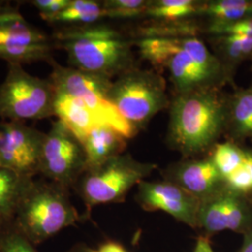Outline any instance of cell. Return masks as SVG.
<instances>
[{"instance_id": "83f0119b", "label": "cell", "mask_w": 252, "mask_h": 252, "mask_svg": "<svg viewBox=\"0 0 252 252\" xmlns=\"http://www.w3.org/2000/svg\"><path fill=\"white\" fill-rule=\"evenodd\" d=\"M70 0H34L32 5L37 9L43 21L51 23L63 9L67 7Z\"/></svg>"}, {"instance_id": "52a82bcc", "label": "cell", "mask_w": 252, "mask_h": 252, "mask_svg": "<svg viewBox=\"0 0 252 252\" xmlns=\"http://www.w3.org/2000/svg\"><path fill=\"white\" fill-rule=\"evenodd\" d=\"M55 90L50 79L27 73L22 65L8 64L0 84V118L4 121H37L54 116Z\"/></svg>"}, {"instance_id": "30bf717a", "label": "cell", "mask_w": 252, "mask_h": 252, "mask_svg": "<svg viewBox=\"0 0 252 252\" xmlns=\"http://www.w3.org/2000/svg\"><path fill=\"white\" fill-rule=\"evenodd\" d=\"M86 169V154L81 141L57 119L45 133L39 175L69 189L75 187Z\"/></svg>"}, {"instance_id": "484cf974", "label": "cell", "mask_w": 252, "mask_h": 252, "mask_svg": "<svg viewBox=\"0 0 252 252\" xmlns=\"http://www.w3.org/2000/svg\"><path fill=\"white\" fill-rule=\"evenodd\" d=\"M209 32L218 36L237 35L252 37V17L243 19L232 23L211 24Z\"/></svg>"}, {"instance_id": "d4e9b609", "label": "cell", "mask_w": 252, "mask_h": 252, "mask_svg": "<svg viewBox=\"0 0 252 252\" xmlns=\"http://www.w3.org/2000/svg\"><path fill=\"white\" fill-rule=\"evenodd\" d=\"M220 41L226 55L233 60H239L252 52V37L237 35H224Z\"/></svg>"}, {"instance_id": "5b68a950", "label": "cell", "mask_w": 252, "mask_h": 252, "mask_svg": "<svg viewBox=\"0 0 252 252\" xmlns=\"http://www.w3.org/2000/svg\"><path fill=\"white\" fill-rule=\"evenodd\" d=\"M108 98L135 131L143 128L163 108L170 107L162 76L135 67L112 81Z\"/></svg>"}, {"instance_id": "7a4b0ae2", "label": "cell", "mask_w": 252, "mask_h": 252, "mask_svg": "<svg viewBox=\"0 0 252 252\" xmlns=\"http://www.w3.org/2000/svg\"><path fill=\"white\" fill-rule=\"evenodd\" d=\"M51 37L73 68L112 80L135 67L134 41L111 26L59 27Z\"/></svg>"}, {"instance_id": "ac0fdd59", "label": "cell", "mask_w": 252, "mask_h": 252, "mask_svg": "<svg viewBox=\"0 0 252 252\" xmlns=\"http://www.w3.org/2000/svg\"><path fill=\"white\" fill-rule=\"evenodd\" d=\"M106 18L102 1L95 0H70L51 25L59 27H81L98 24Z\"/></svg>"}, {"instance_id": "2e32d148", "label": "cell", "mask_w": 252, "mask_h": 252, "mask_svg": "<svg viewBox=\"0 0 252 252\" xmlns=\"http://www.w3.org/2000/svg\"><path fill=\"white\" fill-rule=\"evenodd\" d=\"M54 116L82 141L96 126L104 125L81 100L55 91Z\"/></svg>"}, {"instance_id": "9c48e42d", "label": "cell", "mask_w": 252, "mask_h": 252, "mask_svg": "<svg viewBox=\"0 0 252 252\" xmlns=\"http://www.w3.org/2000/svg\"><path fill=\"white\" fill-rule=\"evenodd\" d=\"M51 36L29 24L19 5L0 2V59L8 63H53Z\"/></svg>"}, {"instance_id": "3957f363", "label": "cell", "mask_w": 252, "mask_h": 252, "mask_svg": "<svg viewBox=\"0 0 252 252\" xmlns=\"http://www.w3.org/2000/svg\"><path fill=\"white\" fill-rule=\"evenodd\" d=\"M226 116L216 88L177 94L170 104L168 141L185 157L198 155L215 144Z\"/></svg>"}, {"instance_id": "ba28073f", "label": "cell", "mask_w": 252, "mask_h": 252, "mask_svg": "<svg viewBox=\"0 0 252 252\" xmlns=\"http://www.w3.org/2000/svg\"><path fill=\"white\" fill-rule=\"evenodd\" d=\"M49 79L54 90L81 100L107 126L131 138L136 131L122 117L108 101V94L112 80L92 73L84 72L71 66L65 67L54 61Z\"/></svg>"}, {"instance_id": "4316f807", "label": "cell", "mask_w": 252, "mask_h": 252, "mask_svg": "<svg viewBox=\"0 0 252 252\" xmlns=\"http://www.w3.org/2000/svg\"><path fill=\"white\" fill-rule=\"evenodd\" d=\"M225 183L227 188L235 192L246 193L252 190V176L245 162L240 167L226 177Z\"/></svg>"}, {"instance_id": "e0dca14e", "label": "cell", "mask_w": 252, "mask_h": 252, "mask_svg": "<svg viewBox=\"0 0 252 252\" xmlns=\"http://www.w3.org/2000/svg\"><path fill=\"white\" fill-rule=\"evenodd\" d=\"M34 180L0 165V219L6 221L12 220L21 199Z\"/></svg>"}, {"instance_id": "836d02e7", "label": "cell", "mask_w": 252, "mask_h": 252, "mask_svg": "<svg viewBox=\"0 0 252 252\" xmlns=\"http://www.w3.org/2000/svg\"><path fill=\"white\" fill-rule=\"evenodd\" d=\"M6 222H7L6 220H4L0 219V233H1V231H2V228H3V226H4V224H5Z\"/></svg>"}, {"instance_id": "8992f818", "label": "cell", "mask_w": 252, "mask_h": 252, "mask_svg": "<svg viewBox=\"0 0 252 252\" xmlns=\"http://www.w3.org/2000/svg\"><path fill=\"white\" fill-rule=\"evenodd\" d=\"M156 168L155 164L138 162L130 154H120L86 169L75 188L89 213L95 206L123 202L127 193Z\"/></svg>"}, {"instance_id": "1f68e13d", "label": "cell", "mask_w": 252, "mask_h": 252, "mask_svg": "<svg viewBox=\"0 0 252 252\" xmlns=\"http://www.w3.org/2000/svg\"><path fill=\"white\" fill-rule=\"evenodd\" d=\"M67 252H92V249L84 244H78Z\"/></svg>"}, {"instance_id": "603a6c76", "label": "cell", "mask_w": 252, "mask_h": 252, "mask_svg": "<svg viewBox=\"0 0 252 252\" xmlns=\"http://www.w3.org/2000/svg\"><path fill=\"white\" fill-rule=\"evenodd\" d=\"M151 1L145 0H106L102 1L105 17L129 19L146 13Z\"/></svg>"}, {"instance_id": "ffe728a7", "label": "cell", "mask_w": 252, "mask_h": 252, "mask_svg": "<svg viewBox=\"0 0 252 252\" xmlns=\"http://www.w3.org/2000/svg\"><path fill=\"white\" fill-rule=\"evenodd\" d=\"M202 2L194 0L151 1L145 15L154 19L175 21L199 14Z\"/></svg>"}, {"instance_id": "cb8c5ba5", "label": "cell", "mask_w": 252, "mask_h": 252, "mask_svg": "<svg viewBox=\"0 0 252 252\" xmlns=\"http://www.w3.org/2000/svg\"><path fill=\"white\" fill-rule=\"evenodd\" d=\"M0 252H38L36 246L21 234L11 220L7 221L0 233Z\"/></svg>"}, {"instance_id": "d6a6232c", "label": "cell", "mask_w": 252, "mask_h": 252, "mask_svg": "<svg viewBox=\"0 0 252 252\" xmlns=\"http://www.w3.org/2000/svg\"><path fill=\"white\" fill-rule=\"evenodd\" d=\"M244 154H245L244 162H245L246 166L248 167V169L250 171L252 180V153H250V152H244Z\"/></svg>"}, {"instance_id": "f546056e", "label": "cell", "mask_w": 252, "mask_h": 252, "mask_svg": "<svg viewBox=\"0 0 252 252\" xmlns=\"http://www.w3.org/2000/svg\"><path fill=\"white\" fill-rule=\"evenodd\" d=\"M192 252H214V251L212 249L208 237L201 236L197 239Z\"/></svg>"}, {"instance_id": "4fadbf2b", "label": "cell", "mask_w": 252, "mask_h": 252, "mask_svg": "<svg viewBox=\"0 0 252 252\" xmlns=\"http://www.w3.org/2000/svg\"><path fill=\"white\" fill-rule=\"evenodd\" d=\"M166 180L179 185L200 202L213 196L226 187L225 180L211 156L174 164L168 169Z\"/></svg>"}, {"instance_id": "44dd1931", "label": "cell", "mask_w": 252, "mask_h": 252, "mask_svg": "<svg viewBox=\"0 0 252 252\" xmlns=\"http://www.w3.org/2000/svg\"><path fill=\"white\" fill-rule=\"evenodd\" d=\"M229 116L237 135L252 136V87L235 95Z\"/></svg>"}, {"instance_id": "277c9868", "label": "cell", "mask_w": 252, "mask_h": 252, "mask_svg": "<svg viewBox=\"0 0 252 252\" xmlns=\"http://www.w3.org/2000/svg\"><path fill=\"white\" fill-rule=\"evenodd\" d=\"M81 220L69 199V189L44 179L32 181L11 222L36 246Z\"/></svg>"}, {"instance_id": "5bb4252c", "label": "cell", "mask_w": 252, "mask_h": 252, "mask_svg": "<svg viewBox=\"0 0 252 252\" xmlns=\"http://www.w3.org/2000/svg\"><path fill=\"white\" fill-rule=\"evenodd\" d=\"M246 218L245 206L239 195L226 186L200 203L198 229L208 235L225 230L238 231L245 224Z\"/></svg>"}, {"instance_id": "f1b7e54d", "label": "cell", "mask_w": 252, "mask_h": 252, "mask_svg": "<svg viewBox=\"0 0 252 252\" xmlns=\"http://www.w3.org/2000/svg\"><path fill=\"white\" fill-rule=\"evenodd\" d=\"M92 252H128L122 244L108 241L100 245L97 249H92Z\"/></svg>"}, {"instance_id": "d6986e66", "label": "cell", "mask_w": 252, "mask_h": 252, "mask_svg": "<svg viewBox=\"0 0 252 252\" xmlns=\"http://www.w3.org/2000/svg\"><path fill=\"white\" fill-rule=\"evenodd\" d=\"M199 14L212 19L213 24L232 23L252 16V1L217 0L202 2Z\"/></svg>"}, {"instance_id": "4dcf8cb0", "label": "cell", "mask_w": 252, "mask_h": 252, "mask_svg": "<svg viewBox=\"0 0 252 252\" xmlns=\"http://www.w3.org/2000/svg\"><path fill=\"white\" fill-rule=\"evenodd\" d=\"M239 252H252V234L246 235L243 246Z\"/></svg>"}, {"instance_id": "6da1fadb", "label": "cell", "mask_w": 252, "mask_h": 252, "mask_svg": "<svg viewBox=\"0 0 252 252\" xmlns=\"http://www.w3.org/2000/svg\"><path fill=\"white\" fill-rule=\"evenodd\" d=\"M134 44L143 59L167 71L177 94L216 88L223 78L219 58L191 34L146 36Z\"/></svg>"}, {"instance_id": "7402d4cb", "label": "cell", "mask_w": 252, "mask_h": 252, "mask_svg": "<svg viewBox=\"0 0 252 252\" xmlns=\"http://www.w3.org/2000/svg\"><path fill=\"white\" fill-rule=\"evenodd\" d=\"M210 156L224 180L227 176L240 167L245 160L244 152L229 142L215 145L213 153Z\"/></svg>"}, {"instance_id": "8fae6325", "label": "cell", "mask_w": 252, "mask_h": 252, "mask_svg": "<svg viewBox=\"0 0 252 252\" xmlns=\"http://www.w3.org/2000/svg\"><path fill=\"white\" fill-rule=\"evenodd\" d=\"M45 133L20 122H0V165L34 179L40 171Z\"/></svg>"}, {"instance_id": "9a60e30c", "label": "cell", "mask_w": 252, "mask_h": 252, "mask_svg": "<svg viewBox=\"0 0 252 252\" xmlns=\"http://www.w3.org/2000/svg\"><path fill=\"white\" fill-rule=\"evenodd\" d=\"M126 140L125 135L111 126L94 127L81 141L86 154L87 169L123 154L127 146Z\"/></svg>"}, {"instance_id": "7c38bea8", "label": "cell", "mask_w": 252, "mask_h": 252, "mask_svg": "<svg viewBox=\"0 0 252 252\" xmlns=\"http://www.w3.org/2000/svg\"><path fill=\"white\" fill-rule=\"evenodd\" d=\"M136 200L147 211H163L181 223L198 229L201 202L169 180L142 181L137 185Z\"/></svg>"}]
</instances>
